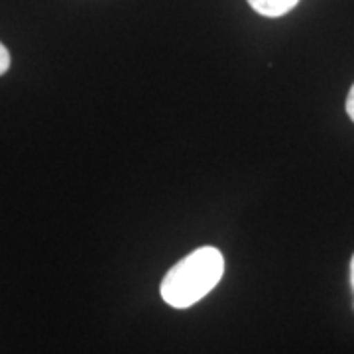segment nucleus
Returning <instances> with one entry per match:
<instances>
[{"label": "nucleus", "mask_w": 354, "mask_h": 354, "mask_svg": "<svg viewBox=\"0 0 354 354\" xmlns=\"http://www.w3.org/2000/svg\"><path fill=\"white\" fill-rule=\"evenodd\" d=\"M225 272V258L215 246H203L179 260L162 281V297L176 309H187L213 291Z\"/></svg>", "instance_id": "f257e3e1"}, {"label": "nucleus", "mask_w": 354, "mask_h": 354, "mask_svg": "<svg viewBox=\"0 0 354 354\" xmlns=\"http://www.w3.org/2000/svg\"><path fill=\"white\" fill-rule=\"evenodd\" d=\"M297 2L299 0H248V4L254 10L266 18H279V16L293 10L297 6Z\"/></svg>", "instance_id": "f03ea898"}, {"label": "nucleus", "mask_w": 354, "mask_h": 354, "mask_svg": "<svg viewBox=\"0 0 354 354\" xmlns=\"http://www.w3.org/2000/svg\"><path fill=\"white\" fill-rule=\"evenodd\" d=\"M10 69V51L0 41V75H4Z\"/></svg>", "instance_id": "7ed1b4c3"}, {"label": "nucleus", "mask_w": 354, "mask_h": 354, "mask_svg": "<svg viewBox=\"0 0 354 354\" xmlns=\"http://www.w3.org/2000/svg\"><path fill=\"white\" fill-rule=\"evenodd\" d=\"M346 114L351 116V120L354 122V85L348 91V97H346Z\"/></svg>", "instance_id": "20e7f679"}, {"label": "nucleus", "mask_w": 354, "mask_h": 354, "mask_svg": "<svg viewBox=\"0 0 354 354\" xmlns=\"http://www.w3.org/2000/svg\"><path fill=\"white\" fill-rule=\"evenodd\" d=\"M351 288H353V293H354V256H353V260H351Z\"/></svg>", "instance_id": "39448f33"}]
</instances>
